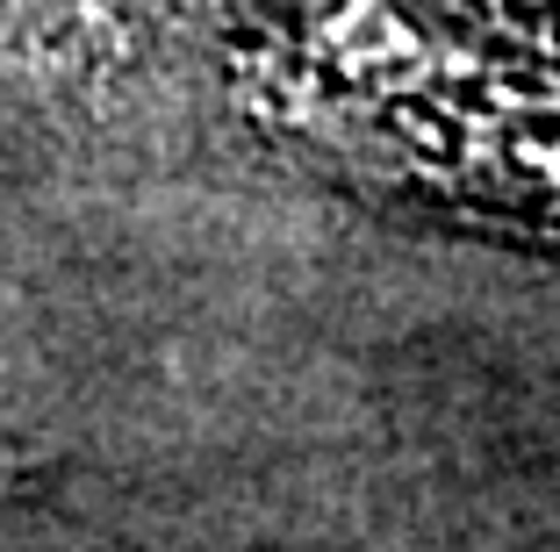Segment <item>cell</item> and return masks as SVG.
Segmentation results:
<instances>
[{
    "instance_id": "obj_1",
    "label": "cell",
    "mask_w": 560,
    "mask_h": 552,
    "mask_svg": "<svg viewBox=\"0 0 560 552\" xmlns=\"http://www.w3.org/2000/svg\"><path fill=\"white\" fill-rule=\"evenodd\" d=\"M94 22L101 0H0V66H58Z\"/></svg>"
}]
</instances>
